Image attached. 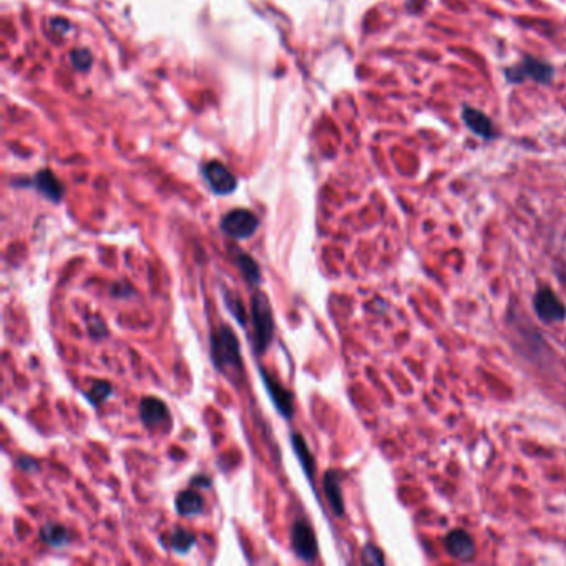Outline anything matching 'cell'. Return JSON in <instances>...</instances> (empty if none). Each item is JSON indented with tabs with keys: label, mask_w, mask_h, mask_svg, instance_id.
I'll use <instances>...</instances> for the list:
<instances>
[{
	"label": "cell",
	"mask_w": 566,
	"mask_h": 566,
	"mask_svg": "<svg viewBox=\"0 0 566 566\" xmlns=\"http://www.w3.org/2000/svg\"><path fill=\"white\" fill-rule=\"evenodd\" d=\"M211 360L218 372L231 382L239 384L244 379L241 347L234 330L229 325H219L211 332Z\"/></svg>",
	"instance_id": "6da1fadb"
},
{
	"label": "cell",
	"mask_w": 566,
	"mask_h": 566,
	"mask_svg": "<svg viewBox=\"0 0 566 566\" xmlns=\"http://www.w3.org/2000/svg\"><path fill=\"white\" fill-rule=\"evenodd\" d=\"M253 344L258 355L266 352L274 337V315L268 295L258 290L251 298Z\"/></svg>",
	"instance_id": "7a4b0ae2"
},
{
	"label": "cell",
	"mask_w": 566,
	"mask_h": 566,
	"mask_svg": "<svg viewBox=\"0 0 566 566\" xmlns=\"http://www.w3.org/2000/svg\"><path fill=\"white\" fill-rule=\"evenodd\" d=\"M505 77H507L510 83H522L525 80L550 83L555 77V68L552 63L545 62V60L525 57L520 63L505 70Z\"/></svg>",
	"instance_id": "3957f363"
},
{
	"label": "cell",
	"mask_w": 566,
	"mask_h": 566,
	"mask_svg": "<svg viewBox=\"0 0 566 566\" xmlns=\"http://www.w3.org/2000/svg\"><path fill=\"white\" fill-rule=\"evenodd\" d=\"M221 231L231 239H249L259 228V218L244 208L233 209L221 219Z\"/></svg>",
	"instance_id": "277c9868"
},
{
	"label": "cell",
	"mask_w": 566,
	"mask_h": 566,
	"mask_svg": "<svg viewBox=\"0 0 566 566\" xmlns=\"http://www.w3.org/2000/svg\"><path fill=\"white\" fill-rule=\"evenodd\" d=\"M533 309L545 324H558L566 319V305L550 288H540L533 295Z\"/></svg>",
	"instance_id": "5b68a950"
},
{
	"label": "cell",
	"mask_w": 566,
	"mask_h": 566,
	"mask_svg": "<svg viewBox=\"0 0 566 566\" xmlns=\"http://www.w3.org/2000/svg\"><path fill=\"white\" fill-rule=\"evenodd\" d=\"M290 540H293V550L295 557L299 560L313 563L318 558V542H315L314 530L308 520H295L293 525V532H290Z\"/></svg>",
	"instance_id": "8992f818"
},
{
	"label": "cell",
	"mask_w": 566,
	"mask_h": 566,
	"mask_svg": "<svg viewBox=\"0 0 566 566\" xmlns=\"http://www.w3.org/2000/svg\"><path fill=\"white\" fill-rule=\"evenodd\" d=\"M259 375H261L266 392L274 404V407L284 419H290L294 415V399L293 394L284 387L281 382H278L276 379H273L263 367L259 369Z\"/></svg>",
	"instance_id": "52a82bcc"
},
{
	"label": "cell",
	"mask_w": 566,
	"mask_h": 566,
	"mask_svg": "<svg viewBox=\"0 0 566 566\" xmlns=\"http://www.w3.org/2000/svg\"><path fill=\"white\" fill-rule=\"evenodd\" d=\"M203 177L206 179L213 193L216 194H229L233 193L238 187L236 178L229 169L219 162H209L203 167Z\"/></svg>",
	"instance_id": "ba28073f"
},
{
	"label": "cell",
	"mask_w": 566,
	"mask_h": 566,
	"mask_svg": "<svg viewBox=\"0 0 566 566\" xmlns=\"http://www.w3.org/2000/svg\"><path fill=\"white\" fill-rule=\"evenodd\" d=\"M445 550L460 562H470L475 555V542L465 530H452L445 537Z\"/></svg>",
	"instance_id": "9c48e42d"
},
{
	"label": "cell",
	"mask_w": 566,
	"mask_h": 566,
	"mask_svg": "<svg viewBox=\"0 0 566 566\" xmlns=\"http://www.w3.org/2000/svg\"><path fill=\"white\" fill-rule=\"evenodd\" d=\"M140 419L148 429H157L169 420V410L163 400L157 397H145L140 402Z\"/></svg>",
	"instance_id": "30bf717a"
},
{
	"label": "cell",
	"mask_w": 566,
	"mask_h": 566,
	"mask_svg": "<svg viewBox=\"0 0 566 566\" xmlns=\"http://www.w3.org/2000/svg\"><path fill=\"white\" fill-rule=\"evenodd\" d=\"M462 120L463 123L467 125L475 135H478L480 138L493 140L497 137V130H495L492 120H490L488 115H485L477 108L465 107L462 110Z\"/></svg>",
	"instance_id": "8fae6325"
},
{
	"label": "cell",
	"mask_w": 566,
	"mask_h": 566,
	"mask_svg": "<svg viewBox=\"0 0 566 566\" xmlns=\"http://www.w3.org/2000/svg\"><path fill=\"white\" fill-rule=\"evenodd\" d=\"M324 493L329 500L335 517H342L345 512L342 490H340V475L335 470H327L324 475Z\"/></svg>",
	"instance_id": "7c38bea8"
},
{
	"label": "cell",
	"mask_w": 566,
	"mask_h": 566,
	"mask_svg": "<svg viewBox=\"0 0 566 566\" xmlns=\"http://www.w3.org/2000/svg\"><path fill=\"white\" fill-rule=\"evenodd\" d=\"M177 512L182 517H194L199 515L204 508V500L196 490H183L177 495V502H174Z\"/></svg>",
	"instance_id": "4fadbf2b"
},
{
	"label": "cell",
	"mask_w": 566,
	"mask_h": 566,
	"mask_svg": "<svg viewBox=\"0 0 566 566\" xmlns=\"http://www.w3.org/2000/svg\"><path fill=\"white\" fill-rule=\"evenodd\" d=\"M35 188H37L45 198H48L50 201H60L63 196V187L60 184L57 177L47 172V169L37 173V177H35Z\"/></svg>",
	"instance_id": "5bb4252c"
},
{
	"label": "cell",
	"mask_w": 566,
	"mask_h": 566,
	"mask_svg": "<svg viewBox=\"0 0 566 566\" xmlns=\"http://www.w3.org/2000/svg\"><path fill=\"white\" fill-rule=\"evenodd\" d=\"M290 444H293V449L295 455H298L299 458V463L300 467H303L304 473L308 475V478L313 482V477H314V458H313V454H310V450L308 447V444H305V440L300 437L299 434H293L290 435Z\"/></svg>",
	"instance_id": "9a60e30c"
},
{
	"label": "cell",
	"mask_w": 566,
	"mask_h": 566,
	"mask_svg": "<svg viewBox=\"0 0 566 566\" xmlns=\"http://www.w3.org/2000/svg\"><path fill=\"white\" fill-rule=\"evenodd\" d=\"M236 264L239 271L243 274L244 281H246L249 285L261 284V268H259V264L254 261L253 256L239 251L236 254Z\"/></svg>",
	"instance_id": "2e32d148"
},
{
	"label": "cell",
	"mask_w": 566,
	"mask_h": 566,
	"mask_svg": "<svg viewBox=\"0 0 566 566\" xmlns=\"http://www.w3.org/2000/svg\"><path fill=\"white\" fill-rule=\"evenodd\" d=\"M40 538L53 548H62L68 543L67 530L57 523H47L40 528Z\"/></svg>",
	"instance_id": "e0dca14e"
},
{
	"label": "cell",
	"mask_w": 566,
	"mask_h": 566,
	"mask_svg": "<svg viewBox=\"0 0 566 566\" xmlns=\"http://www.w3.org/2000/svg\"><path fill=\"white\" fill-rule=\"evenodd\" d=\"M194 543H196V537L184 528L174 530L172 540H169V545H172L173 552H177L178 555L188 553L189 550L194 547Z\"/></svg>",
	"instance_id": "ac0fdd59"
},
{
	"label": "cell",
	"mask_w": 566,
	"mask_h": 566,
	"mask_svg": "<svg viewBox=\"0 0 566 566\" xmlns=\"http://www.w3.org/2000/svg\"><path fill=\"white\" fill-rule=\"evenodd\" d=\"M224 304H226V308L229 313L233 314V318L238 320L241 325H246V310H244V305H243V300L239 295L234 293V290H229L226 289L224 290Z\"/></svg>",
	"instance_id": "d6986e66"
},
{
	"label": "cell",
	"mask_w": 566,
	"mask_h": 566,
	"mask_svg": "<svg viewBox=\"0 0 566 566\" xmlns=\"http://www.w3.org/2000/svg\"><path fill=\"white\" fill-rule=\"evenodd\" d=\"M112 392H113L112 384H108L107 380H97V382H93L92 387H90L88 392L85 394V397L88 399L90 404L98 407L100 404H103L105 400L112 395Z\"/></svg>",
	"instance_id": "ffe728a7"
},
{
	"label": "cell",
	"mask_w": 566,
	"mask_h": 566,
	"mask_svg": "<svg viewBox=\"0 0 566 566\" xmlns=\"http://www.w3.org/2000/svg\"><path fill=\"white\" fill-rule=\"evenodd\" d=\"M362 560H364V563H367V565H384L385 563L382 550L377 548L372 543H367L364 547Z\"/></svg>",
	"instance_id": "44dd1931"
},
{
	"label": "cell",
	"mask_w": 566,
	"mask_h": 566,
	"mask_svg": "<svg viewBox=\"0 0 566 566\" xmlns=\"http://www.w3.org/2000/svg\"><path fill=\"white\" fill-rule=\"evenodd\" d=\"M72 62L77 68L87 70L90 65H92V55H90L88 50L77 48L72 52Z\"/></svg>",
	"instance_id": "7402d4cb"
},
{
	"label": "cell",
	"mask_w": 566,
	"mask_h": 566,
	"mask_svg": "<svg viewBox=\"0 0 566 566\" xmlns=\"http://www.w3.org/2000/svg\"><path fill=\"white\" fill-rule=\"evenodd\" d=\"M17 467H19L20 470H23V472L32 473V472H37L40 465H38L37 460L32 458V457H19V460H17Z\"/></svg>",
	"instance_id": "603a6c76"
},
{
	"label": "cell",
	"mask_w": 566,
	"mask_h": 566,
	"mask_svg": "<svg viewBox=\"0 0 566 566\" xmlns=\"http://www.w3.org/2000/svg\"><path fill=\"white\" fill-rule=\"evenodd\" d=\"M192 485L193 487H201V488H209V485H211V480L208 477H196L192 480Z\"/></svg>",
	"instance_id": "cb8c5ba5"
}]
</instances>
